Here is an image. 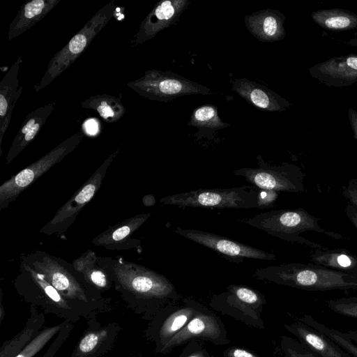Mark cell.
I'll use <instances>...</instances> for the list:
<instances>
[{"mask_svg":"<svg viewBox=\"0 0 357 357\" xmlns=\"http://www.w3.org/2000/svg\"><path fill=\"white\" fill-rule=\"evenodd\" d=\"M113 272L116 288L128 307L146 321L163 307L182 299L167 278L144 266L120 262L114 266Z\"/></svg>","mask_w":357,"mask_h":357,"instance_id":"1","label":"cell"},{"mask_svg":"<svg viewBox=\"0 0 357 357\" xmlns=\"http://www.w3.org/2000/svg\"><path fill=\"white\" fill-rule=\"evenodd\" d=\"M258 280L306 291L357 290V276L314 264L287 263L255 270Z\"/></svg>","mask_w":357,"mask_h":357,"instance_id":"2","label":"cell"},{"mask_svg":"<svg viewBox=\"0 0 357 357\" xmlns=\"http://www.w3.org/2000/svg\"><path fill=\"white\" fill-rule=\"evenodd\" d=\"M242 222L291 243H298L312 250L324 248L319 243L301 236L306 231H315L335 239L342 236L323 229L319 219L302 208L275 209L257 214Z\"/></svg>","mask_w":357,"mask_h":357,"instance_id":"3","label":"cell"},{"mask_svg":"<svg viewBox=\"0 0 357 357\" xmlns=\"http://www.w3.org/2000/svg\"><path fill=\"white\" fill-rule=\"evenodd\" d=\"M114 15V1L100 8L86 24L50 60L47 69L34 86L39 92L50 84L80 56L91 41L107 24Z\"/></svg>","mask_w":357,"mask_h":357,"instance_id":"4","label":"cell"},{"mask_svg":"<svg viewBox=\"0 0 357 357\" xmlns=\"http://www.w3.org/2000/svg\"><path fill=\"white\" fill-rule=\"evenodd\" d=\"M258 188L243 185L230 188H199L164 197L160 203L179 207L250 209L257 208Z\"/></svg>","mask_w":357,"mask_h":357,"instance_id":"5","label":"cell"},{"mask_svg":"<svg viewBox=\"0 0 357 357\" xmlns=\"http://www.w3.org/2000/svg\"><path fill=\"white\" fill-rule=\"evenodd\" d=\"M24 268L31 279V285L20 288V294L31 305L40 307L45 314H51L72 323L82 318L87 320L97 313L75 305L63 298L60 293L48 282L41 273L29 266L24 264Z\"/></svg>","mask_w":357,"mask_h":357,"instance_id":"6","label":"cell"},{"mask_svg":"<svg viewBox=\"0 0 357 357\" xmlns=\"http://www.w3.org/2000/svg\"><path fill=\"white\" fill-rule=\"evenodd\" d=\"M266 304L262 293L241 284L227 286L225 291L214 295L209 302L215 311L259 330L265 328L261 313Z\"/></svg>","mask_w":357,"mask_h":357,"instance_id":"7","label":"cell"},{"mask_svg":"<svg viewBox=\"0 0 357 357\" xmlns=\"http://www.w3.org/2000/svg\"><path fill=\"white\" fill-rule=\"evenodd\" d=\"M127 86L139 96L151 100L169 102L186 95H208L209 88L169 71L149 70Z\"/></svg>","mask_w":357,"mask_h":357,"instance_id":"8","label":"cell"},{"mask_svg":"<svg viewBox=\"0 0 357 357\" xmlns=\"http://www.w3.org/2000/svg\"><path fill=\"white\" fill-rule=\"evenodd\" d=\"M84 137L82 130L70 135L40 158L29 165L0 186V210L6 208L33 181L73 152Z\"/></svg>","mask_w":357,"mask_h":357,"instance_id":"9","label":"cell"},{"mask_svg":"<svg viewBox=\"0 0 357 357\" xmlns=\"http://www.w3.org/2000/svg\"><path fill=\"white\" fill-rule=\"evenodd\" d=\"M33 268L70 302L97 314L110 310L108 301L89 294L66 268L53 258L45 256L40 260L35 261Z\"/></svg>","mask_w":357,"mask_h":357,"instance_id":"10","label":"cell"},{"mask_svg":"<svg viewBox=\"0 0 357 357\" xmlns=\"http://www.w3.org/2000/svg\"><path fill=\"white\" fill-rule=\"evenodd\" d=\"M258 167H243L233 172L243 177L253 186L264 190L284 192H303L305 174L292 163L268 164L261 155L257 156Z\"/></svg>","mask_w":357,"mask_h":357,"instance_id":"11","label":"cell"},{"mask_svg":"<svg viewBox=\"0 0 357 357\" xmlns=\"http://www.w3.org/2000/svg\"><path fill=\"white\" fill-rule=\"evenodd\" d=\"M183 305H169L159 310L149 321L144 336L159 354L162 347L201 310L204 305L191 298H182Z\"/></svg>","mask_w":357,"mask_h":357,"instance_id":"12","label":"cell"},{"mask_svg":"<svg viewBox=\"0 0 357 357\" xmlns=\"http://www.w3.org/2000/svg\"><path fill=\"white\" fill-rule=\"evenodd\" d=\"M120 149L112 153L90 178L55 213L40 231L46 234L64 232L73 224L78 213L93 197L100 188L109 166L117 156Z\"/></svg>","mask_w":357,"mask_h":357,"instance_id":"13","label":"cell"},{"mask_svg":"<svg viewBox=\"0 0 357 357\" xmlns=\"http://www.w3.org/2000/svg\"><path fill=\"white\" fill-rule=\"evenodd\" d=\"M194 339H202L216 346H223L230 342L222 321L204 305L190 322L162 347L159 354H168L174 348Z\"/></svg>","mask_w":357,"mask_h":357,"instance_id":"14","label":"cell"},{"mask_svg":"<svg viewBox=\"0 0 357 357\" xmlns=\"http://www.w3.org/2000/svg\"><path fill=\"white\" fill-rule=\"evenodd\" d=\"M174 231L192 241L234 259L236 262L242 261L244 259L266 261H274L277 259L273 253L211 232L183 229L180 227H176Z\"/></svg>","mask_w":357,"mask_h":357,"instance_id":"15","label":"cell"},{"mask_svg":"<svg viewBox=\"0 0 357 357\" xmlns=\"http://www.w3.org/2000/svg\"><path fill=\"white\" fill-rule=\"evenodd\" d=\"M86 325L70 357H102L111 351L122 330L121 325L116 322L102 324L96 316L87 319Z\"/></svg>","mask_w":357,"mask_h":357,"instance_id":"16","label":"cell"},{"mask_svg":"<svg viewBox=\"0 0 357 357\" xmlns=\"http://www.w3.org/2000/svg\"><path fill=\"white\" fill-rule=\"evenodd\" d=\"M190 3L189 0L158 1L142 21L138 31L130 40L131 45H141L153 38L162 30L176 24Z\"/></svg>","mask_w":357,"mask_h":357,"instance_id":"17","label":"cell"},{"mask_svg":"<svg viewBox=\"0 0 357 357\" xmlns=\"http://www.w3.org/2000/svg\"><path fill=\"white\" fill-rule=\"evenodd\" d=\"M310 75L328 86L357 83V54L335 56L310 68Z\"/></svg>","mask_w":357,"mask_h":357,"instance_id":"18","label":"cell"},{"mask_svg":"<svg viewBox=\"0 0 357 357\" xmlns=\"http://www.w3.org/2000/svg\"><path fill=\"white\" fill-rule=\"evenodd\" d=\"M231 90L254 107L268 112H282L289 107V102L264 85L247 78L231 82Z\"/></svg>","mask_w":357,"mask_h":357,"instance_id":"19","label":"cell"},{"mask_svg":"<svg viewBox=\"0 0 357 357\" xmlns=\"http://www.w3.org/2000/svg\"><path fill=\"white\" fill-rule=\"evenodd\" d=\"M56 105L57 102L53 100L31 111L25 116L7 153L6 158L7 165L10 163L35 139Z\"/></svg>","mask_w":357,"mask_h":357,"instance_id":"20","label":"cell"},{"mask_svg":"<svg viewBox=\"0 0 357 357\" xmlns=\"http://www.w3.org/2000/svg\"><path fill=\"white\" fill-rule=\"evenodd\" d=\"M284 327L319 357H352L328 337L300 321L284 324Z\"/></svg>","mask_w":357,"mask_h":357,"instance_id":"21","label":"cell"},{"mask_svg":"<svg viewBox=\"0 0 357 357\" xmlns=\"http://www.w3.org/2000/svg\"><path fill=\"white\" fill-rule=\"evenodd\" d=\"M285 16L279 10L264 9L245 17V24L256 38L262 42H275L286 36Z\"/></svg>","mask_w":357,"mask_h":357,"instance_id":"22","label":"cell"},{"mask_svg":"<svg viewBox=\"0 0 357 357\" xmlns=\"http://www.w3.org/2000/svg\"><path fill=\"white\" fill-rule=\"evenodd\" d=\"M22 63V56H20L0 82V156L3 135L10 123L13 108L23 90L22 86L18 88V73Z\"/></svg>","mask_w":357,"mask_h":357,"instance_id":"23","label":"cell"},{"mask_svg":"<svg viewBox=\"0 0 357 357\" xmlns=\"http://www.w3.org/2000/svg\"><path fill=\"white\" fill-rule=\"evenodd\" d=\"M60 1L61 0H32L22 5L9 25L8 40H13L31 29Z\"/></svg>","mask_w":357,"mask_h":357,"instance_id":"24","label":"cell"},{"mask_svg":"<svg viewBox=\"0 0 357 357\" xmlns=\"http://www.w3.org/2000/svg\"><path fill=\"white\" fill-rule=\"evenodd\" d=\"M24 326L13 338L5 341L0 348V357H15L44 328L45 314L32 305Z\"/></svg>","mask_w":357,"mask_h":357,"instance_id":"25","label":"cell"},{"mask_svg":"<svg viewBox=\"0 0 357 357\" xmlns=\"http://www.w3.org/2000/svg\"><path fill=\"white\" fill-rule=\"evenodd\" d=\"M310 263L357 276V257L342 248L312 250Z\"/></svg>","mask_w":357,"mask_h":357,"instance_id":"26","label":"cell"},{"mask_svg":"<svg viewBox=\"0 0 357 357\" xmlns=\"http://www.w3.org/2000/svg\"><path fill=\"white\" fill-rule=\"evenodd\" d=\"M311 17L317 24L326 30L342 31L357 29V15L349 10H319L313 12Z\"/></svg>","mask_w":357,"mask_h":357,"instance_id":"27","label":"cell"},{"mask_svg":"<svg viewBox=\"0 0 357 357\" xmlns=\"http://www.w3.org/2000/svg\"><path fill=\"white\" fill-rule=\"evenodd\" d=\"M83 108L95 110L107 123H114L121 119L126 108L120 98L109 94H97L82 102Z\"/></svg>","mask_w":357,"mask_h":357,"instance_id":"28","label":"cell"},{"mask_svg":"<svg viewBox=\"0 0 357 357\" xmlns=\"http://www.w3.org/2000/svg\"><path fill=\"white\" fill-rule=\"evenodd\" d=\"M96 261V253L88 250L73 261V266L91 287L98 291L107 290L110 287L107 275L98 267Z\"/></svg>","mask_w":357,"mask_h":357,"instance_id":"29","label":"cell"},{"mask_svg":"<svg viewBox=\"0 0 357 357\" xmlns=\"http://www.w3.org/2000/svg\"><path fill=\"white\" fill-rule=\"evenodd\" d=\"M151 216L150 213L135 215L121 224L113 226L98 235L93 243L95 245H107L121 242L137 229Z\"/></svg>","mask_w":357,"mask_h":357,"instance_id":"30","label":"cell"},{"mask_svg":"<svg viewBox=\"0 0 357 357\" xmlns=\"http://www.w3.org/2000/svg\"><path fill=\"white\" fill-rule=\"evenodd\" d=\"M297 320L309 325L328 337L352 357H357V344L351 340L348 333L328 328L307 314H303L301 317L297 318Z\"/></svg>","mask_w":357,"mask_h":357,"instance_id":"31","label":"cell"},{"mask_svg":"<svg viewBox=\"0 0 357 357\" xmlns=\"http://www.w3.org/2000/svg\"><path fill=\"white\" fill-rule=\"evenodd\" d=\"M188 125L213 130L224 129L230 126L222 121L217 107L213 105H204L195 108L190 115Z\"/></svg>","mask_w":357,"mask_h":357,"instance_id":"32","label":"cell"},{"mask_svg":"<svg viewBox=\"0 0 357 357\" xmlns=\"http://www.w3.org/2000/svg\"><path fill=\"white\" fill-rule=\"evenodd\" d=\"M63 324V321L58 325L45 326L15 357H33L59 333Z\"/></svg>","mask_w":357,"mask_h":357,"instance_id":"33","label":"cell"},{"mask_svg":"<svg viewBox=\"0 0 357 357\" xmlns=\"http://www.w3.org/2000/svg\"><path fill=\"white\" fill-rule=\"evenodd\" d=\"M327 305L335 313L357 319V296L331 299Z\"/></svg>","mask_w":357,"mask_h":357,"instance_id":"34","label":"cell"},{"mask_svg":"<svg viewBox=\"0 0 357 357\" xmlns=\"http://www.w3.org/2000/svg\"><path fill=\"white\" fill-rule=\"evenodd\" d=\"M280 347L284 357H319L303 346L298 340L283 335Z\"/></svg>","mask_w":357,"mask_h":357,"instance_id":"35","label":"cell"},{"mask_svg":"<svg viewBox=\"0 0 357 357\" xmlns=\"http://www.w3.org/2000/svg\"><path fill=\"white\" fill-rule=\"evenodd\" d=\"M63 321V327L42 357H54L63 343L67 340L73 330V323L68 321Z\"/></svg>","mask_w":357,"mask_h":357,"instance_id":"36","label":"cell"},{"mask_svg":"<svg viewBox=\"0 0 357 357\" xmlns=\"http://www.w3.org/2000/svg\"><path fill=\"white\" fill-rule=\"evenodd\" d=\"M180 357H211L208 351L197 341L191 340L183 350Z\"/></svg>","mask_w":357,"mask_h":357,"instance_id":"37","label":"cell"},{"mask_svg":"<svg viewBox=\"0 0 357 357\" xmlns=\"http://www.w3.org/2000/svg\"><path fill=\"white\" fill-rule=\"evenodd\" d=\"M278 196V193L275 191L258 188L257 208L264 209L271 207Z\"/></svg>","mask_w":357,"mask_h":357,"instance_id":"38","label":"cell"},{"mask_svg":"<svg viewBox=\"0 0 357 357\" xmlns=\"http://www.w3.org/2000/svg\"><path fill=\"white\" fill-rule=\"evenodd\" d=\"M342 195L348 203L357 208V178H351L342 188Z\"/></svg>","mask_w":357,"mask_h":357,"instance_id":"39","label":"cell"},{"mask_svg":"<svg viewBox=\"0 0 357 357\" xmlns=\"http://www.w3.org/2000/svg\"><path fill=\"white\" fill-rule=\"evenodd\" d=\"M223 357H261L255 352L238 347H231L223 352Z\"/></svg>","mask_w":357,"mask_h":357,"instance_id":"40","label":"cell"},{"mask_svg":"<svg viewBox=\"0 0 357 357\" xmlns=\"http://www.w3.org/2000/svg\"><path fill=\"white\" fill-rule=\"evenodd\" d=\"M345 214L350 222L357 231V208L347 203L345 208Z\"/></svg>","mask_w":357,"mask_h":357,"instance_id":"41","label":"cell"},{"mask_svg":"<svg viewBox=\"0 0 357 357\" xmlns=\"http://www.w3.org/2000/svg\"><path fill=\"white\" fill-rule=\"evenodd\" d=\"M348 116L354 138L357 142V111L352 107H349Z\"/></svg>","mask_w":357,"mask_h":357,"instance_id":"42","label":"cell"},{"mask_svg":"<svg viewBox=\"0 0 357 357\" xmlns=\"http://www.w3.org/2000/svg\"><path fill=\"white\" fill-rule=\"evenodd\" d=\"M2 291H1L0 296V324H2V321L6 316V311L3 308V302H2Z\"/></svg>","mask_w":357,"mask_h":357,"instance_id":"43","label":"cell"},{"mask_svg":"<svg viewBox=\"0 0 357 357\" xmlns=\"http://www.w3.org/2000/svg\"><path fill=\"white\" fill-rule=\"evenodd\" d=\"M347 44L351 46L357 47V33H356L354 36L347 42Z\"/></svg>","mask_w":357,"mask_h":357,"instance_id":"44","label":"cell"}]
</instances>
